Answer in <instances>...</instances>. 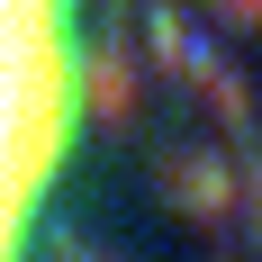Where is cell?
Returning <instances> with one entry per match:
<instances>
[{
  "instance_id": "cell-1",
  "label": "cell",
  "mask_w": 262,
  "mask_h": 262,
  "mask_svg": "<svg viewBox=\"0 0 262 262\" xmlns=\"http://www.w3.org/2000/svg\"><path fill=\"white\" fill-rule=\"evenodd\" d=\"M81 127V0H0V262H18Z\"/></svg>"
}]
</instances>
